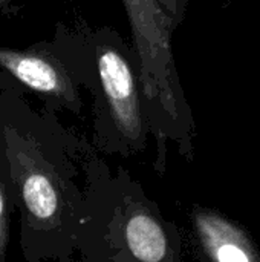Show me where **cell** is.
Here are the masks:
<instances>
[{
  "label": "cell",
  "instance_id": "52a82bcc",
  "mask_svg": "<svg viewBox=\"0 0 260 262\" xmlns=\"http://www.w3.org/2000/svg\"><path fill=\"white\" fill-rule=\"evenodd\" d=\"M14 201V193L5 163V157L0 144V262L6 259V250L9 243V213Z\"/></svg>",
  "mask_w": 260,
  "mask_h": 262
},
{
  "label": "cell",
  "instance_id": "5b68a950",
  "mask_svg": "<svg viewBox=\"0 0 260 262\" xmlns=\"http://www.w3.org/2000/svg\"><path fill=\"white\" fill-rule=\"evenodd\" d=\"M193 230L208 262H260V250L248 232L224 213L195 206Z\"/></svg>",
  "mask_w": 260,
  "mask_h": 262
},
{
  "label": "cell",
  "instance_id": "3957f363",
  "mask_svg": "<svg viewBox=\"0 0 260 262\" xmlns=\"http://www.w3.org/2000/svg\"><path fill=\"white\" fill-rule=\"evenodd\" d=\"M121 2L139 61L143 106L150 130L158 138L170 137L178 141L184 154L190 152L193 123L173 60L175 28L155 0Z\"/></svg>",
  "mask_w": 260,
  "mask_h": 262
},
{
  "label": "cell",
  "instance_id": "ba28073f",
  "mask_svg": "<svg viewBox=\"0 0 260 262\" xmlns=\"http://www.w3.org/2000/svg\"><path fill=\"white\" fill-rule=\"evenodd\" d=\"M155 3L161 8V11L170 20L175 29L184 21L188 0H155Z\"/></svg>",
  "mask_w": 260,
  "mask_h": 262
},
{
  "label": "cell",
  "instance_id": "6da1fadb",
  "mask_svg": "<svg viewBox=\"0 0 260 262\" xmlns=\"http://www.w3.org/2000/svg\"><path fill=\"white\" fill-rule=\"evenodd\" d=\"M0 144L21 209L23 250L66 258L89 218L87 198L75 183L81 146L49 112H35L9 86L0 92Z\"/></svg>",
  "mask_w": 260,
  "mask_h": 262
},
{
  "label": "cell",
  "instance_id": "8992f818",
  "mask_svg": "<svg viewBox=\"0 0 260 262\" xmlns=\"http://www.w3.org/2000/svg\"><path fill=\"white\" fill-rule=\"evenodd\" d=\"M123 241L135 261L184 262L176 229L166 224L146 204L132 203L127 207L123 221Z\"/></svg>",
  "mask_w": 260,
  "mask_h": 262
},
{
  "label": "cell",
  "instance_id": "7a4b0ae2",
  "mask_svg": "<svg viewBox=\"0 0 260 262\" xmlns=\"http://www.w3.org/2000/svg\"><path fill=\"white\" fill-rule=\"evenodd\" d=\"M89 63L87 89L97 103V132L124 149L141 150L150 126L143 106L141 71L133 46L112 28L80 31Z\"/></svg>",
  "mask_w": 260,
  "mask_h": 262
},
{
  "label": "cell",
  "instance_id": "9c48e42d",
  "mask_svg": "<svg viewBox=\"0 0 260 262\" xmlns=\"http://www.w3.org/2000/svg\"><path fill=\"white\" fill-rule=\"evenodd\" d=\"M15 0H0V9H5V8H8L9 5H12Z\"/></svg>",
  "mask_w": 260,
  "mask_h": 262
},
{
  "label": "cell",
  "instance_id": "277c9868",
  "mask_svg": "<svg viewBox=\"0 0 260 262\" xmlns=\"http://www.w3.org/2000/svg\"><path fill=\"white\" fill-rule=\"evenodd\" d=\"M0 74L35 92L48 109L80 114L81 88L89 84V63L81 34L58 25L51 41L26 48L0 46Z\"/></svg>",
  "mask_w": 260,
  "mask_h": 262
}]
</instances>
